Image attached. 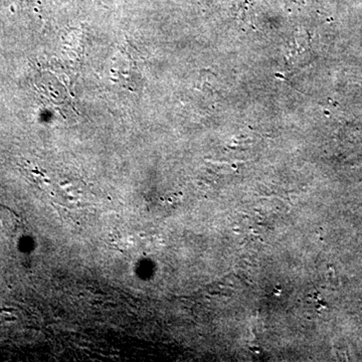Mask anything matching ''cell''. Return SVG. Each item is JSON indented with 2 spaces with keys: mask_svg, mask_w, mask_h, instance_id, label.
<instances>
[{
  "mask_svg": "<svg viewBox=\"0 0 362 362\" xmlns=\"http://www.w3.org/2000/svg\"><path fill=\"white\" fill-rule=\"evenodd\" d=\"M18 223L16 214L0 204V235H13L18 228Z\"/></svg>",
  "mask_w": 362,
  "mask_h": 362,
  "instance_id": "6da1fadb",
  "label": "cell"
}]
</instances>
